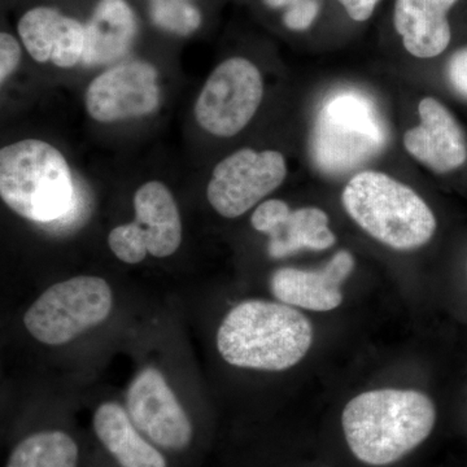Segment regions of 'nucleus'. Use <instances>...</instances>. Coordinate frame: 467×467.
<instances>
[{"label":"nucleus","mask_w":467,"mask_h":467,"mask_svg":"<svg viewBox=\"0 0 467 467\" xmlns=\"http://www.w3.org/2000/svg\"><path fill=\"white\" fill-rule=\"evenodd\" d=\"M438 420L435 401L417 389H378L347 402L344 439L353 456L368 466L398 462L425 442Z\"/></svg>","instance_id":"obj_1"},{"label":"nucleus","mask_w":467,"mask_h":467,"mask_svg":"<svg viewBox=\"0 0 467 467\" xmlns=\"http://www.w3.org/2000/svg\"><path fill=\"white\" fill-rule=\"evenodd\" d=\"M313 337L309 318L297 308L248 300L223 318L218 328L217 349L233 367L284 371L308 355Z\"/></svg>","instance_id":"obj_2"},{"label":"nucleus","mask_w":467,"mask_h":467,"mask_svg":"<svg viewBox=\"0 0 467 467\" xmlns=\"http://www.w3.org/2000/svg\"><path fill=\"white\" fill-rule=\"evenodd\" d=\"M344 211L368 236L398 252L420 250L438 233L434 209L407 183L384 171H359L342 192Z\"/></svg>","instance_id":"obj_3"},{"label":"nucleus","mask_w":467,"mask_h":467,"mask_svg":"<svg viewBox=\"0 0 467 467\" xmlns=\"http://www.w3.org/2000/svg\"><path fill=\"white\" fill-rule=\"evenodd\" d=\"M0 196L21 217L42 223L67 216L78 202L67 160L36 140L0 150Z\"/></svg>","instance_id":"obj_4"},{"label":"nucleus","mask_w":467,"mask_h":467,"mask_svg":"<svg viewBox=\"0 0 467 467\" xmlns=\"http://www.w3.org/2000/svg\"><path fill=\"white\" fill-rule=\"evenodd\" d=\"M112 303V290L103 278L75 276L43 292L27 309L24 325L38 342L63 346L100 325Z\"/></svg>","instance_id":"obj_5"},{"label":"nucleus","mask_w":467,"mask_h":467,"mask_svg":"<svg viewBox=\"0 0 467 467\" xmlns=\"http://www.w3.org/2000/svg\"><path fill=\"white\" fill-rule=\"evenodd\" d=\"M264 98L259 67L244 57L221 63L209 76L195 104V117L208 133L230 138L256 115Z\"/></svg>","instance_id":"obj_6"},{"label":"nucleus","mask_w":467,"mask_h":467,"mask_svg":"<svg viewBox=\"0 0 467 467\" xmlns=\"http://www.w3.org/2000/svg\"><path fill=\"white\" fill-rule=\"evenodd\" d=\"M135 220L109 233V244L117 259L142 263L147 254L164 259L182 242V223L173 195L164 183L152 181L134 195Z\"/></svg>","instance_id":"obj_7"},{"label":"nucleus","mask_w":467,"mask_h":467,"mask_svg":"<svg viewBox=\"0 0 467 467\" xmlns=\"http://www.w3.org/2000/svg\"><path fill=\"white\" fill-rule=\"evenodd\" d=\"M287 177V162L278 150L242 149L214 168L207 196L225 218H238L275 192Z\"/></svg>","instance_id":"obj_8"},{"label":"nucleus","mask_w":467,"mask_h":467,"mask_svg":"<svg viewBox=\"0 0 467 467\" xmlns=\"http://www.w3.org/2000/svg\"><path fill=\"white\" fill-rule=\"evenodd\" d=\"M128 410L135 427L162 450L183 451L192 441V420L158 368H144L134 378Z\"/></svg>","instance_id":"obj_9"},{"label":"nucleus","mask_w":467,"mask_h":467,"mask_svg":"<svg viewBox=\"0 0 467 467\" xmlns=\"http://www.w3.org/2000/svg\"><path fill=\"white\" fill-rule=\"evenodd\" d=\"M160 104L158 70L144 61L117 64L88 86L85 106L99 122L149 116Z\"/></svg>","instance_id":"obj_10"},{"label":"nucleus","mask_w":467,"mask_h":467,"mask_svg":"<svg viewBox=\"0 0 467 467\" xmlns=\"http://www.w3.org/2000/svg\"><path fill=\"white\" fill-rule=\"evenodd\" d=\"M420 124L408 129L402 144L410 158L438 175L467 167V133L453 110L436 97L418 103Z\"/></svg>","instance_id":"obj_11"},{"label":"nucleus","mask_w":467,"mask_h":467,"mask_svg":"<svg viewBox=\"0 0 467 467\" xmlns=\"http://www.w3.org/2000/svg\"><path fill=\"white\" fill-rule=\"evenodd\" d=\"M355 266V256L349 251L340 250L321 269L276 270L270 287L276 299L294 308L331 312L342 306V285L352 275Z\"/></svg>","instance_id":"obj_12"},{"label":"nucleus","mask_w":467,"mask_h":467,"mask_svg":"<svg viewBox=\"0 0 467 467\" xmlns=\"http://www.w3.org/2000/svg\"><path fill=\"white\" fill-rule=\"evenodd\" d=\"M460 0H395L393 26L409 55L420 60L441 57L451 47L450 14Z\"/></svg>","instance_id":"obj_13"},{"label":"nucleus","mask_w":467,"mask_h":467,"mask_svg":"<svg viewBox=\"0 0 467 467\" xmlns=\"http://www.w3.org/2000/svg\"><path fill=\"white\" fill-rule=\"evenodd\" d=\"M18 34L38 63L52 61L60 67H72L84 54L85 27L57 9L38 7L26 12L18 23Z\"/></svg>","instance_id":"obj_14"},{"label":"nucleus","mask_w":467,"mask_h":467,"mask_svg":"<svg viewBox=\"0 0 467 467\" xmlns=\"http://www.w3.org/2000/svg\"><path fill=\"white\" fill-rule=\"evenodd\" d=\"M137 30V21L125 0H100L85 26V66H103L124 57Z\"/></svg>","instance_id":"obj_15"},{"label":"nucleus","mask_w":467,"mask_h":467,"mask_svg":"<svg viewBox=\"0 0 467 467\" xmlns=\"http://www.w3.org/2000/svg\"><path fill=\"white\" fill-rule=\"evenodd\" d=\"M94 430L121 467H168L167 460L140 435L125 409L104 402L94 414Z\"/></svg>","instance_id":"obj_16"},{"label":"nucleus","mask_w":467,"mask_h":467,"mask_svg":"<svg viewBox=\"0 0 467 467\" xmlns=\"http://www.w3.org/2000/svg\"><path fill=\"white\" fill-rule=\"evenodd\" d=\"M335 243L337 235L324 209L304 207L292 211L284 225L269 235L267 254L272 259H285L303 250H330Z\"/></svg>","instance_id":"obj_17"},{"label":"nucleus","mask_w":467,"mask_h":467,"mask_svg":"<svg viewBox=\"0 0 467 467\" xmlns=\"http://www.w3.org/2000/svg\"><path fill=\"white\" fill-rule=\"evenodd\" d=\"M78 454L72 436L48 430L18 442L5 467H78Z\"/></svg>","instance_id":"obj_18"},{"label":"nucleus","mask_w":467,"mask_h":467,"mask_svg":"<svg viewBox=\"0 0 467 467\" xmlns=\"http://www.w3.org/2000/svg\"><path fill=\"white\" fill-rule=\"evenodd\" d=\"M150 17L161 29L181 36L192 33L202 23L201 12L186 0H152Z\"/></svg>","instance_id":"obj_19"},{"label":"nucleus","mask_w":467,"mask_h":467,"mask_svg":"<svg viewBox=\"0 0 467 467\" xmlns=\"http://www.w3.org/2000/svg\"><path fill=\"white\" fill-rule=\"evenodd\" d=\"M291 208L281 199H269L261 202L252 214L251 223L256 232L272 235L291 214Z\"/></svg>","instance_id":"obj_20"},{"label":"nucleus","mask_w":467,"mask_h":467,"mask_svg":"<svg viewBox=\"0 0 467 467\" xmlns=\"http://www.w3.org/2000/svg\"><path fill=\"white\" fill-rule=\"evenodd\" d=\"M444 78L451 94L467 103V45L451 52L445 63Z\"/></svg>","instance_id":"obj_21"},{"label":"nucleus","mask_w":467,"mask_h":467,"mask_svg":"<svg viewBox=\"0 0 467 467\" xmlns=\"http://www.w3.org/2000/svg\"><path fill=\"white\" fill-rule=\"evenodd\" d=\"M318 0H295L284 16L285 27L294 32L308 30L319 15Z\"/></svg>","instance_id":"obj_22"},{"label":"nucleus","mask_w":467,"mask_h":467,"mask_svg":"<svg viewBox=\"0 0 467 467\" xmlns=\"http://www.w3.org/2000/svg\"><path fill=\"white\" fill-rule=\"evenodd\" d=\"M21 48L11 34H0V81L5 82L16 70Z\"/></svg>","instance_id":"obj_23"},{"label":"nucleus","mask_w":467,"mask_h":467,"mask_svg":"<svg viewBox=\"0 0 467 467\" xmlns=\"http://www.w3.org/2000/svg\"><path fill=\"white\" fill-rule=\"evenodd\" d=\"M347 15L356 23H365L373 16L380 0H337Z\"/></svg>","instance_id":"obj_24"},{"label":"nucleus","mask_w":467,"mask_h":467,"mask_svg":"<svg viewBox=\"0 0 467 467\" xmlns=\"http://www.w3.org/2000/svg\"><path fill=\"white\" fill-rule=\"evenodd\" d=\"M267 7L270 8H282L285 5H290L295 0H264Z\"/></svg>","instance_id":"obj_25"},{"label":"nucleus","mask_w":467,"mask_h":467,"mask_svg":"<svg viewBox=\"0 0 467 467\" xmlns=\"http://www.w3.org/2000/svg\"><path fill=\"white\" fill-rule=\"evenodd\" d=\"M462 285H465V287L467 288V251L462 263Z\"/></svg>","instance_id":"obj_26"},{"label":"nucleus","mask_w":467,"mask_h":467,"mask_svg":"<svg viewBox=\"0 0 467 467\" xmlns=\"http://www.w3.org/2000/svg\"><path fill=\"white\" fill-rule=\"evenodd\" d=\"M466 409H467V395H466Z\"/></svg>","instance_id":"obj_27"}]
</instances>
